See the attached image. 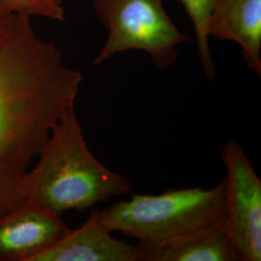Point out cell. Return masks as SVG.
Instances as JSON below:
<instances>
[{"label":"cell","instance_id":"cell-1","mask_svg":"<svg viewBox=\"0 0 261 261\" xmlns=\"http://www.w3.org/2000/svg\"><path fill=\"white\" fill-rule=\"evenodd\" d=\"M83 80L39 38L30 18L0 9V215L24 202L31 162L75 107Z\"/></svg>","mask_w":261,"mask_h":261},{"label":"cell","instance_id":"cell-2","mask_svg":"<svg viewBox=\"0 0 261 261\" xmlns=\"http://www.w3.org/2000/svg\"><path fill=\"white\" fill-rule=\"evenodd\" d=\"M38 158L23 182L24 202L59 216L85 211L133 190L128 178L107 168L90 152L75 107L57 122Z\"/></svg>","mask_w":261,"mask_h":261},{"label":"cell","instance_id":"cell-3","mask_svg":"<svg viewBox=\"0 0 261 261\" xmlns=\"http://www.w3.org/2000/svg\"><path fill=\"white\" fill-rule=\"evenodd\" d=\"M111 232L119 231L148 248L185 234L224 224L225 183L169 190L160 195H133L105 209L93 211Z\"/></svg>","mask_w":261,"mask_h":261},{"label":"cell","instance_id":"cell-4","mask_svg":"<svg viewBox=\"0 0 261 261\" xmlns=\"http://www.w3.org/2000/svg\"><path fill=\"white\" fill-rule=\"evenodd\" d=\"M108 38L94 65L128 50H142L155 65L167 68L178 58L176 47L190 41L170 19L164 0H92Z\"/></svg>","mask_w":261,"mask_h":261},{"label":"cell","instance_id":"cell-5","mask_svg":"<svg viewBox=\"0 0 261 261\" xmlns=\"http://www.w3.org/2000/svg\"><path fill=\"white\" fill-rule=\"evenodd\" d=\"M226 176L224 227L237 261L261 260V180L236 140L222 149Z\"/></svg>","mask_w":261,"mask_h":261},{"label":"cell","instance_id":"cell-6","mask_svg":"<svg viewBox=\"0 0 261 261\" xmlns=\"http://www.w3.org/2000/svg\"><path fill=\"white\" fill-rule=\"evenodd\" d=\"M68 230L61 216L23 202L0 215V261H32Z\"/></svg>","mask_w":261,"mask_h":261},{"label":"cell","instance_id":"cell-7","mask_svg":"<svg viewBox=\"0 0 261 261\" xmlns=\"http://www.w3.org/2000/svg\"><path fill=\"white\" fill-rule=\"evenodd\" d=\"M32 261H141L136 245L116 239L93 211L82 226L70 229Z\"/></svg>","mask_w":261,"mask_h":261},{"label":"cell","instance_id":"cell-8","mask_svg":"<svg viewBox=\"0 0 261 261\" xmlns=\"http://www.w3.org/2000/svg\"><path fill=\"white\" fill-rule=\"evenodd\" d=\"M208 35L237 43L248 67L261 75V0H214Z\"/></svg>","mask_w":261,"mask_h":261},{"label":"cell","instance_id":"cell-9","mask_svg":"<svg viewBox=\"0 0 261 261\" xmlns=\"http://www.w3.org/2000/svg\"><path fill=\"white\" fill-rule=\"evenodd\" d=\"M138 248L141 261H237L224 224L196 230L158 246Z\"/></svg>","mask_w":261,"mask_h":261},{"label":"cell","instance_id":"cell-10","mask_svg":"<svg viewBox=\"0 0 261 261\" xmlns=\"http://www.w3.org/2000/svg\"><path fill=\"white\" fill-rule=\"evenodd\" d=\"M186 10L188 16L193 22L196 33L200 64L206 77L214 80L216 75L215 64L210 47L208 35V20L213 8L214 0H179Z\"/></svg>","mask_w":261,"mask_h":261},{"label":"cell","instance_id":"cell-11","mask_svg":"<svg viewBox=\"0 0 261 261\" xmlns=\"http://www.w3.org/2000/svg\"><path fill=\"white\" fill-rule=\"evenodd\" d=\"M0 9L25 17H43L63 21L65 13L56 0H0Z\"/></svg>","mask_w":261,"mask_h":261},{"label":"cell","instance_id":"cell-12","mask_svg":"<svg viewBox=\"0 0 261 261\" xmlns=\"http://www.w3.org/2000/svg\"><path fill=\"white\" fill-rule=\"evenodd\" d=\"M56 2H58V3H60L61 4V2H62V0H56Z\"/></svg>","mask_w":261,"mask_h":261}]
</instances>
